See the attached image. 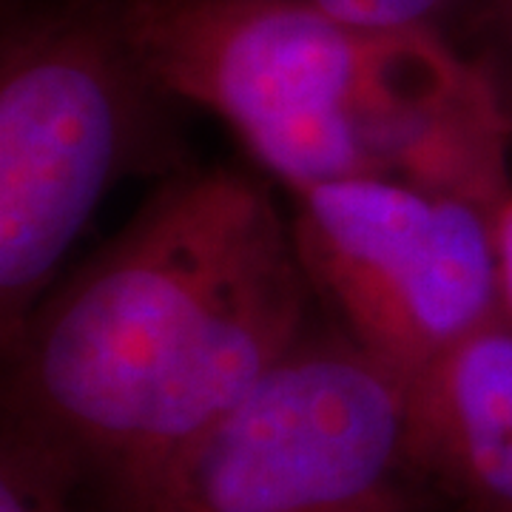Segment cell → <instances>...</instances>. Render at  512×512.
I'll use <instances>...</instances> for the list:
<instances>
[{
    "label": "cell",
    "mask_w": 512,
    "mask_h": 512,
    "mask_svg": "<svg viewBox=\"0 0 512 512\" xmlns=\"http://www.w3.org/2000/svg\"><path fill=\"white\" fill-rule=\"evenodd\" d=\"M308 296L291 220L254 177L180 174L29 319L3 427L72 458L106 510L305 339Z\"/></svg>",
    "instance_id": "obj_1"
},
{
    "label": "cell",
    "mask_w": 512,
    "mask_h": 512,
    "mask_svg": "<svg viewBox=\"0 0 512 512\" xmlns=\"http://www.w3.org/2000/svg\"><path fill=\"white\" fill-rule=\"evenodd\" d=\"M114 15L148 80L220 117L293 194L365 177L493 211L510 194V114L439 29L299 0H126Z\"/></svg>",
    "instance_id": "obj_2"
},
{
    "label": "cell",
    "mask_w": 512,
    "mask_h": 512,
    "mask_svg": "<svg viewBox=\"0 0 512 512\" xmlns=\"http://www.w3.org/2000/svg\"><path fill=\"white\" fill-rule=\"evenodd\" d=\"M117 15L15 20L0 43V345L18 348L97 205L154 137V100Z\"/></svg>",
    "instance_id": "obj_3"
},
{
    "label": "cell",
    "mask_w": 512,
    "mask_h": 512,
    "mask_svg": "<svg viewBox=\"0 0 512 512\" xmlns=\"http://www.w3.org/2000/svg\"><path fill=\"white\" fill-rule=\"evenodd\" d=\"M404 379L348 336L302 339L106 512H419Z\"/></svg>",
    "instance_id": "obj_4"
},
{
    "label": "cell",
    "mask_w": 512,
    "mask_h": 512,
    "mask_svg": "<svg viewBox=\"0 0 512 512\" xmlns=\"http://www.w3.org/2000/svg\"><path fill=\"white\" fill-rule=\"evenodd\" d=\"M293 200L311 293L342 336L404 382L504 313L493 208L379 177Z\"/></svg>",
    "instance_id": "obj_5"
},
{
    "label": "cell",
    "mask_w": 512,
    "mask_h": 512,
    "mask_svg": "<svg viewBox=\"0 0 512 512\" xmlns=\"http://www.w3.org/2000/svg\"><path fill=\"white\" fill-rule=\"evenodd\" d=\"M413 473L461 512H512V322L501 313L404 382Z\"/></svg>",
    "instance_id": "obj_6"
},
{
    "label": "cell",
    "mask_w": 512,
    "mask_h": 512,
    "mask_svg": "<svg viewBox=\"0 0 512 512\" xmlns=\"http://www.w3.org/2000/svg\"><path fill=\"white\" fill-rule=\"evenodd\" d=\"M83 473L49 444L3 427L0 436V512H83Z\"/></svg>",
    "instance_id": "obj_7"
},
{
    "label": "cell",
    "mask_w": 512,
    "mask_h": 512,
    "mask_svg": "<svg viewBox=\"0 0 512 512\" xmlns=\"http://www.w3.org/2000/svg\"><path fill=\"white\" fill-rule=\"evenodd\" d=\"M299 3L379 29H439V20L458 0H299Z\"/></svg>",
    "instance_id": "obj_8"
},
{
    "label": "cell",
    "mask_w": 512,
    "mask_h": 512,
    "mask_svg": "<svg viewBox=\"0 0 512 512\" xmlns=\"http://www.w3.org/2000/svg\"><path fill=\"white\" fill-rule=\"evenodd\" d=\"M487 40L490 57L478 60L498 89V97L512 120V0H487Z\"/></svg>",
    "instance_id": "obj_9"
},
{
    "label": "cell",
    "mask_w": 512,
    "mask_h": 512,
    "mask_svg": "<svg viewBox=\"0 0 512 512\" xmlns=\"http://www.w3.org/2000/svg\"><path fill=\"white\" fill-rule=\"evenodd\" d=\"M495 248L501 279V311L512 322V188L495 211Z\"/></svg>",
    "instance_id": "obj_10"
}]
</instances>
